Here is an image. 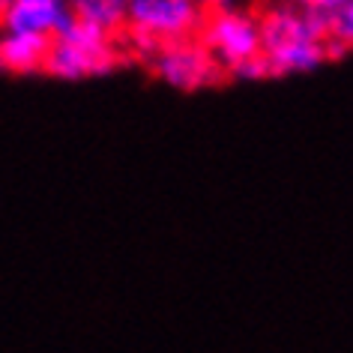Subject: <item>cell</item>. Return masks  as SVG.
<instances>
[{
	"label": "cell",
	"mask_w": 353,
	"mask_h": 353,
	"mask_svg": "<svg viewBox=\"0 0 353 353\" xmlns=\"http://www.w3.org/2000/svg\"><path fill=\"white\" fill-rule=\"evenodd\" d=\"M120 60L123 51L117 37L72 19L51 39L42 75H51L57 81H87V78L111 75Z\"/></svg>",
	"instance_id": "cell-1"
},
{
	"label": "cell",
	"mask_w": 353,
	"mask_h": 353,
	"mask_svg": "<svg viewBox=\"0 0 353 353\" xmlns=\"http://www.w3.org/2000/svg\"><path fill=\"white\" fill-rule=\"evenodd\" d=\"M204 10L195 0H129L126 10V46L144 60L156 54V48L168 42L198 37Z\"/></svg>",
	"instance_id": "cell-2"
},
{
	"label": "cell",
	"mask_w": 353,
	"mask_h": 353,
	"mask_svg": "<svg viewBox=\"0 0 353 353\" xmlns=\"http://www.w3.org/2000/svg\"><path fill=\"white\" fill-rule=\"evenodd\" d=\"M198 42L210 51V57L225 69V75H234L240 66L261 54V28L258 15L243 6L204 12L198 30Z\"/></svg>",
	"instance_id": "cell-3"
},
{
	"label": "cell",
	"mask_w": 353,
	"mask_h": 353,
	"mask_svg": "<svg viewBox=\"0 0 353 353\" xmlns=\"http://www.w3.org/2000/svg\"><path fill=\"white\" fill-rule=\"evenodd\" d=\"M150 72L159 81L174 87L180 93H198L210 90V87L225 81V69L210 57V51L201 46L198 37L180 39V42H168V46L156 48V54L147 60Z\"/></svg>",
	"instance_id": "cell-4"
},
{
	"label": "cell",
	"mask_w": 353,
	"mask_h": 353,
	"mask_svg": "<svg viewBox=\"0 0 353 353\" xmlns=\"http://www.w3.org/2000/svg\"><path fill=\"white\" fill-rule=\"evenodd\" d=\"M72 21L69 0H3L0 3V33L54 39Z\"/></svg>",
	"instance_id": "cell-5"
},
{
	"label": "cell",
	"mask_w": 353,
	"mask_h": 353,
	"mask_svg": "<svg viewBox=\"0 0 353 353\" xmlns=\"http://www.w3.org/2000/svg\"><path fill=\"white\" fill-rule=\"evenodd\" d=\"M261 28V51H279L303 42H326V21H317L312 15L288 6L285 0L267 6L258 15Z\"/></svg>",
	"instance_id": "cell-6"
},
{
	"label": "cell",
	"mask_w": 353,
	"mask_h": 353,
	"mask_svg": "<svg viewBox=\"0 0 353 353\" xmlns=\"http://www.w3.org/2000/svg\"><path fill=\"white\" fill-rule=\"evenodd\" d=\"M51 39L0 33V72L6 75H42Z\"/></svg>",
	"instance_id": "cell-7"
},
{
	"label": "cell",
	"mask_w": 353,
	"mask_h": 353,
	"mask_svg": "<svg viewBox=\"0 0 353 353\" xmlns=\"http://www.w3.org/2000/svg\"><path fill=\"white\" fill-rule=\"evenodd\" d=\"M126 10L129 0H69V12L75 21L99 28L111 37H120L126 28Z\"/></svg>",
	"instance_id": "cell-8"
},
{
	"label": "cell",
	"mask_w": 353,
	"mask_h": 353,
	"mask_svg": "<svg viewBox=\"0 0 353 353\" xmlns=\"http://www.w3.org/2000/svg\"><path fill=\"white\" fill-rule=\"evenodd\" d=\"M326 39L335 42V46L341 51H347V54L353 51V0H347V3L326 21Z\"/></svg>",
	"instance_id": "cell-9"
},
{
	"label": "cell",
	"mask_w": 353,
	"mask_h": 353,
	"mask_svg": "<svg viewBox=\"0 0 353 353\" xmlns=\"http://www.w3.org/2000/svg\"><path fill=\"white\" fill-rule=\"evenodd\" d=\"M285 3L294 6L299 12H305V15H312L317 21H330L347 0H285Z\"/></svg>",
	"instance_id": "cell-10"
},
{
	"label": "cell",
	"mask_w": 353,
	"mask_h": 353,
	"mask_svg": "<svg viewBox=\"0 0 353 353\" xmlns=\"http://www.w3.org/2000/svg\"><path fill=\"white\" fill-rule=\"evenodd\" d=\"M204 12H213V10H228V6H240V0H195Z\"/></svg>",
	"instance_id": "cell-11"
},
{
	"label": "cell",
	"mask_w": 353,
	"mask_h": 353,
	"mask_svg": "<svg viewBox=\"0 0 353 353\" xmlns=\"http://www.w3.org/2000/svg\"><path fill=\"white\" fill-rule=\"evenodd\" d=\"M0 3H3V0H0Z\"/></svg>",
	"instance_id": "cell-12"
}]
</instances>
